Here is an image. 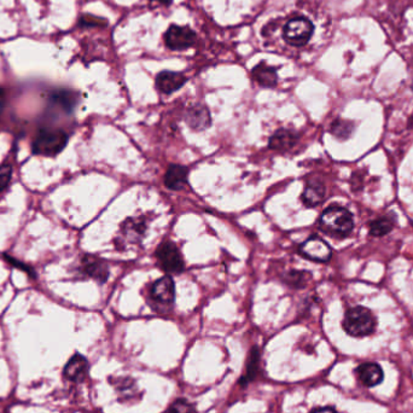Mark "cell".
<instances>
[{
	"mask_svg": "<svg viewBox=\"0 0 413 413\" xmlns=\"http://www.w3.org/2000/svg\"><path fill=\"white\" fill-rule=\"evenodd\" d=\"M321 229L334 237H346L354 229L353 214L340 205H331L323 212L319 219Z\"/></svg>",
	"mask_w": 413,
	"mask_h": 413,
	"instance_id": "obj_1",
	"label": "cell"
},
{
	"mask_svg": "<svg viewBox=\"0 0 413 413\" xmlns=\"http://www.w3.org/2000/svg\"><path fill=\"white\" fill-rule=\"evenodd\" d=\"M376 321L370 310L365 307H353L348 310L343 319V329L348 335L354 337H364L371 335L375 331Z\"/></svg>",
	"mask_w": 413,
	"mask_h": 413,
	"instance_id": "obj_2",
	"label": "cell"
},
{
	"mask_svg": "<svg viewBox=\"0 0 413 413\" xmlns=\"http://www.w3.org/2000/svg\"><path fill=\"white\" fill-rule=\"evenodd\" d=\"M68 137L61 129H41L33 142V153L42 156H55L66 148Z\"/></svg>",
	"mask_w": 413,
	"mask_h": 413,
	"instance_id": "obj_3",
	"label": "cell"
},
{
	"mask_svg": "<svg viewBox=\"0 0 413 413\" xmlns=\"http://www.w3.org/2000/svg\"><path fill=\"white\" fill-rule=\"evenodd\" d=\"M158 265L168 275H178L183 272L184 259L178 247L172 242H164L156 250Z\"/></svg>",
	"mask_w": 413,
	"mask_h": 413,
	"instance_id": "obj_4",
	"label": "cell"
},
{
	"mask_svg": "<svg viewBox=\"0 0 413 413\" xmlns=\"http://www.w3.org/2000/svg\"><path fill=\"white\" fill-rule=\"evenodd\" d=\"M313 31L314 28L311 21L305 17H296L286 23L283 34L288 44L303 46L311 39Z\"/></svg>",
	"mask_w": 413,
	"mask_h": 413,
	"instance_id": "obj_5",
	"label": "cell"
},
{
	"mask_svg": "<svg viewBox=\"0 0 413 413\" xmlns=\"http://www.w3.org/2000/svg\"><path fill=\"white\" fill-rule=\"evenodd\" d=\"M302 256L316 262H327L331 259L332 250L325 240L316 236H312L306 242L300 245Z\"/></svg>",
	"mask_w": 413,
	"mask_h": 413,
	"instance_id": "obj_6",
	"label": "cell"
},
{
	"mask_svg": "<svg viewBox=\"0 0 413 413\" xmlns=\"http://www.w3.org/2000/svg\"><path fill=\"white\" fill-rule=\"evenodd\" d=\"M196 41V34L189 27L171 26L164 34V42L171 50H185Z\"/></svg>",
	"mask_w": 413,
	"mask_h": 413,
	"instance_id": "obj_7",
	"label": "cell"
},
{
	"mask_svg": "<svg viewBox=\"0 0 413 413\" xmlns=\"http://www.w3.org/2000/svg\"><path fill=\"white\" fill-rule=\"evenodd\" d=\"M150 297L160 306H171L175 297L173 279L169 275H166L155 281L150 289Z\"/></svg>",
	"mask_w": 413,
	"mask_h": 413,
	"instance_id": "obj_8",
	"label": "cell"
},
{
	"mask_svg": "<svg viewBox=\"0 0 413 413\" xmlns=\"http://www.w3.org/2000/svg\"><path fill=\"white\" fill-rule=\"evenodd\" d=\"M147 218H131L125 221L121 227V237L126 240V243L138 245L140 243L147 232Z\"/></svg>",
	"mask_w": 413,
	"mask_h": 413,
	"instance_id": "obj_9",
	"label": "cell"
},
{
	"mask_svg": "<svg viewBox=\"0 0 413 413\" xmlns=\"http://www.w3.org/2000/svg\"><path fill=\"white\" fill-rule=\"evenodd\" d=\"M185 82H186V77H184L182 73L162 72L156 77V86L160 91L166 95L178 91Z\"/></svg>",
	"mask_w": 413,
	"mask_h": 413,
	"instance_id": "obj_10",
	"label": "cell"
},
{
	"mask_svg": "<svg viewBox=\"0 0 413 413\" xmlns=\"http://www.w3.org/2000/svg\"><path fill=\"white\" fill-rule=\"evenodd\" d=\"M189 169L179 164H171L164 174V184L171 190H182L188 185Z\"/></svg>",
	"mask_w": 413,
	"mask_h": 413,
	"instance_id": "obj_11",
	"label": "cell"
},
{
	"mask_svg": "<svg viewBox=\"0 0 413 413\" xmlns=\"http://www.w3.org/2000/svg\"><path fill=\"white\" fill-rule=\"evenodd\" d=\"M82 272L101 283L107 281L109 277L107 264L95 256L87 255L82 259Z\"/></svg>",
	"mask_w": 413,
	"mask_h": 413,
	"instance_id": "obj_12",
	"label": "cell"
},
{
	"mask_svg": "<svg viewBox=\"0 0 413 413\" xmlns=\"http://www.w3.org/2000/svg\"><path fill=\"white\" fill-rule=\"evenodd\" d=\"M186 123L189 125V127L192 128L195 131H203L205 128L210 126V114L207 108L202 105H195L190 108L186 112L185 116Z\"/></svg>",
	"mask_w": 413,
	"mask_h": 413,
	"instance_id": "obj_13",
	"label": "cell"
},
{
	"mask_svg": "<svg viewBox=\"0 0 413 413\" xmlns=\"http://www.w3.org/2000/svg\"><path fill=\"white\" fill-rule=\"evenodd\" d=\"M299 142L297 133L290 129H279L270 138V148L275 151H288Z\"/></svg>",
	"mask_w": 413,
	"mask_h": 413,
	"instance_id": "obj_14",
	"label": "cell"
},
{
	"mask_svg": "<svg viewBox=\"0 0 413 413\" xmlns=\"http://www.w3.org/2000/svg\"><path fill=\"white\" fill-rule=\"evenodd\" d=\"M359 379L366 387H375L383 381V371L381 366L375 362H366L358 367Z\"/></svg>",
	"mask_w": 413,
	"mask_h": 413,
	"instance_id": "obj_15",
	"label": "cell"
},
{
	"mask_svg": "<svg viewBox=\"0 0 413 413\" xmlns=\"http://www.w3.org/2000/svg\"><path fill=\"white\" fill-rule=\"evenodd\" d=\"M87 370H88V364L86 359L77 354L66 364L64 376L74 382H80L86 376Z\"/></svg>",
	"mask_w": 413,
	"mask_h": 413,
	"instance_id": "obj_16",
	"label": "cell"
},
{
	"mask_svg": "<svg viewBox=\"0 0 413 413\" xmlns=\"http://www.w3.org/2000/svg\"><path fill=\"white\" fill-rule=\"evenodd\" d=\"M325 199V186L318 182V180H312L307 184L306 189L302 194V202L306 204L307 207H316L321 204Z\"/></svg>",
	"mask_w": 413,
	"mask_h": 413,
	"instance_id": "obj_17",
	"label": "cell"
},
{
	"mask_svg": "<svg viewBox=\"0 0 413 413\" xmlns=\"http://www.w3.org/2000/svg\"><path fill=\"white\" fill-rule=\"evenodd\" d=\"M253 77L262 87H275L277 85V71L266 63H260L253 69Z\"/></svg>",
	"mask_w": 413,
	"mask_h": 413,
	"instance_id": "obj_18",
	"label": "cell"
},
{
	"mask_svg": "<svg viewBox=\"0 0 413 413\" xmlns=\"http://www.w3.org/2000/svg\"><path fill=\"white\" fill-rule=\"evenodd\" d=\"M394 229V221L389 216H382L377 220H373L370 224V235L373 237H383L388 235Z\"/></svg>",
	"mask_w": 413,
	"mask_h": 413,
	"instance_id": "obj_19",
	"label": "cell"
},
{
	"mask_svg": "<svg viewBox=\"0 0 413 413\" xmlns=\"http://www.w3.org/2000/svg\"><path fill=\"white\" fill-rule=\"evenodd\" d=\"M353 131H354V125L349 121H345V120H335L332 123L331 127H330V132L332 136L345 140L352 136Z\"/></svg>",
	"mask_w": 413,
	"mask_h": 413,
	"instance_id": "obj_20",
	"label": "cell"
},
{
	"mask_svg": "<svg viewBox=\"0 0 413 413\" xmlns=\"http://www.w3.org/2000/svg\"><path fill=\"white\" fill-rule=\"evenodd\" d=\"M310 273L306 272H290L289 275H286V281L288 284L291 286H295V288H302V286H306L307 278L310 277Z\"/></svg>",
	"mask_w": 413,
	"mask_h": 413,
	"instance_id": "obj_21",
	"label": "cell"
},
{
	"mask_svg": "<svg viewBox=\"0 0 413 413\" xmlns=\"http://www.w3.org/2000/svg\"><path fill=\"white\" fill-rule=\"evenodd\" d=\"M167 413H196L194 406L185 400H178L168 408Z\"/></svg>",
	"mask_w": 413,
	"mask_h": 413,
	"instance_id": "obj_22",
	"label": "cell"
},
{
	"mask_svg": "<svg viewBox=\"0 0 413 413\" xmlns=\"http://www.w3.org/2000/svg\"><path fill=\"white\" fill-rule=\"evenodd\" d=\"M12 168L9 164H1L0 166V192L4 191L10 184Z\"/></svg>",
	"mask_w": 413,
	"mask_h": 413,
	"instance_id": "obj_23",
	"label": "cell"
},
{
	"mask_svg": "<svg viewBox=\"0 0 413 413\" xmlns=\"http://www.w3.org/2000/svg\"><path fill=\"white\" fill-rule=\"evenodd\" d=\"M4 105H5V93L0 88V112H3Z\"/></svg>",
	"mask_w": 413,
	"mask_h": 413,
	"instance_id": "obj_24",
	"label": "cell"
},
{
	"mask_svg": "<svg viewBox=\"0 0 413 413\" xmlns=\"http://www.w3.org/2000/svg\"><path fill=\"white\" fill-rule=\"evenodd\" d=\"M312 413H337L334 408H319V410H316V411H313Z\"/></svg>",
	"mask_w": 413,
	"mask_h": 413,
	"instance_id": "obj_25",
	"label": "cell"
}]
</instances>
